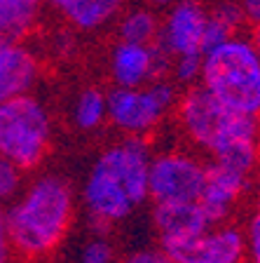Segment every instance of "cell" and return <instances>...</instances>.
<instances>
[{
	"instance_id": "cell-1",
	"label": "cell",
	"mask_w": 260,
	"mask_h": 263,
	"mask_svg": "<svg viewBox=\"0 0 260 263\" xmlns=\"http://www.w3.org/2000/svg\"><path fill=\"white\" fill-rule=\"evenodd\" d=\"M152 148L146 137H122L94 158L80 200L98 228L122 223L150 200Z\"/></svg>"
},
{
	"instance_id": "cell-2",
	"label": "cell",
	"mask_w": 260,
	"mask_h": 263,
	"mask_svg": "<svg viewBox=\"0 0 260 263\" xmlns=\"http://www.w3.org/2000/svg\"><path fill=\"white\" fill-rule=\"evenodd\" d=\"M176 120L188 143L209 160L253 172L260 160V118L221 104L204 85L181 89Z\"/></svg>"
},
{
	"instance_id": "cell-3",
	"label": "cell",
	"mask_w": 260,
	"mask_h": 263,
	"mask_svg": "<svg viewBox=\"0 0 260 263\" xmlns=\"http://www.w3.org/2000/svg\"><path fill=\"white\" fill-rule=\"evenodd\" d=\"M5 221L19 258L38 261L66 240L75 221V193L61 174H40L5 207Z\"/></svg>"
},
{
	"instance_id": "cell-4",
	"label": "cell",
	"mask_w": 260,
	"mask_h": 263,
	"mask_svg": "<svg viewBox=\"0 0 260 263\" xmlns=\"http://www.w3.org/2000/svg\"><path fill=\"white\" fill-rule=\"evenodd\" d=\"M199 85L228 108L260 118V59L251 35L237 33L209 49L202 64Z\"/></svg>"
},
{
	"instance_id": "cell-5",
	"label": "cell",
	"mask_w": 260,
	"mask_h": 263,
	"mask_svg": "<svg viewBox=\"0 0 260 263\" xmlns=\"http://www.w3.org/2000/svg\"><path fill=\"white\" fill-rule=\"evenodd\" d=\"M52 137V113L38 94L26 92L0 101V155L19 170H38L49 153Z\"/></svg>"
},
{
	"instance_id": "cell-6",
	"label": "cell",
	"mask_w": 260,
	"mask_h": 263,
	"mask_svg": "<svg viewBox=\"0 0 260 263\" xmlns=\"http://www.w3.org/2000/svg\"><path fill=\"white\" fill-rule=\"evenodd\" d=\"M181 87L169 78L143 87L108 89V122L125 137H148L176 110Z\"/></svg>"
},
{
	"instance_id": "cell-7",
	"label": "cell",
	"mask_w": 260,
	"mask_h": 263,
	"mask_svg": "<svg viewBox=\"0 0 260 263\" xmlns=\"http://www.w3.org/2000/svg\"><path fill=\"white\" fill-rule=\"evenodd\" d=\"M206 179V160L192 151H164L150 162V202H197Z\"/></svg>"
},
{
	"instance_id": "cell-8",
	"label": "cell",
	"mask_w": 260,
	"mask_h": 263,
	"mask_svg": "<svg viewBox=\"0 0 260 263\" xmlns=\"http://www.w3.org/2000/svg\"><path fill=\"white\" fill-rule=\"evenodd\" d=\"M159 247L176 263H246L244 230L228 221Z\"/></svg>"
},
{
	"instance_id": "cell-9",
	"label": "cell",
	"mask_w": 260,
	"mask_h": 263,
	"mask_svg": "<svg viewBox=\"0 0 260 263\" xmlns=\"http://www.w3.org/2000/svg\"><path fill=\"white\" fill-rule=\"evenodd\" d=\"M171 57L157 43L117 40L108 54V76L113 87H143L159 78H169Z\"/></svg>"
},
{
	"instance_id": "cell-10",
	"label": "cell",
	"mask_w": 260,
	"mask_h": 263,
	"mask_svg": "<svg viewBox=\"0 0 260 263\" xmlns=\"http://www.w3.org/2000/svg\"><path fill=\"white\" fill-rule=\"evenodd\" d=\"M206 12L209 7L202 0H176L173 5H169L167 16L159 22L155 43L171 59L183 54H204L202 38H204Z\"/></svg>"
},
{
	"instance_id": "cell-11",
	"label": "cell",
	"mask_w": 260,
	"mask_h": 263,
	"mask_svg": "<svg viewBox=\"0 0 260 263\" xmlns=\"http://www.w3.org/2000/svg\"><path fill=\"white\" fill-rule=\"evenodd\" d=\"M251 172L239 170L234 164L206 160V179L199 195V204L204 207L211 223H223L230 219L237 202L249 191Z\"/></svg>"
},
{
	"instance_id": "cell-12",
	"label": "cell",
	"mask_w": 260,
	"mask_h": 263,
	"mask_svg": "<svg viewBox=\"0 0 260 263\" xmlns=\"http://www.w3.org/2000/svg\"><path fill=\"white\" fill-rule=\"evenodd\" d=\"M43 64L26 40L0 38V101L33 92L40 82Z\"/></svg>"
},
{
	"instance_id": "cell-13",
	"label": "cell",
	"mask_w": 260,
	"mask_h": 263,
	"mask_svg": "<svg viewBox=\"0 0 260 263\" xmlns=\"http://www.w3.org/2000/svg\"><path fill=\"white\" fill-rule=\"evenodd\" d=\"M152 226L157 233L159 245L164 242H176L190 237L195 233L206 230L211 223V219L206 216L204 207L197 202H173V204H152Z\"/></svg>"
},
{
	"instance_id": "cell-14",
	"label": "cell",
	"mask_w": 260,
	"mask_h": 263,
	"mask_svg": "<svg viewBox=\"0 0 260 263\" xmlns=\"http://www.w3.org/2000/svg\"><path fill=\"white\" fill-rule=\"evenodd\" d=\"M122 5L125 0H47L49 10L80 33H96L113 24Z\"/></svg>"
},
{
	"instance_id": "cell-15",
	"label": "cell",
	"mask_w": 260,
	"mask_h": 263,
	"mask_svg": "<svg viewBox=\"0 0 260 263\" xmlns=\"http://www.w3.org/2000/svg\"><path fill=\"white\" fill-rule=\"evenodd\" d=\"M47 0H0V38L26 40L38 31Z\"/></svg>"
},
{
	"instance_id": "cell-16",
	"label": "cell",
	"mask_w": 260,
	"mask_h": 263,
	"mask_svg": "<svg viewBox=\"0 0 260 263\" xmlns=\"http://www.w3.org/2000/svg\"><path fill=\"white\" fill-rule=\"evenodd\" d=\"M244 14L237 0H218L216 5L209 7L206 12V26H204V38H202V52L223 45L225 40L234 38L237 33H242L244 26Z\"/></svg>"
},
{
	"instance_id": "cell-17",
	"label": "cell",
	"mask_w": 260,
	"mask_h": 263,
	"mask_svg": "<svg viewBox=\"0 0 260 263\" xmlns=\"http://www.w3.org/2000/svg\"><path fill=\"white\" fill-rule=\"evenodd\" d=\"M71 120L80 132H94L108 122V92L101 87H85L75 94Z\"/></svg>"
},
{
	"instance_id": "cell-18",
	"label": "cell",
	"mask_w": 260,
	"mask_h": 263,
	"mask_svg": "<svg viewBox=\"0 0 260 263\" xmlns=\"http://www.w3.org/2000/svg\"><path fill=\"white\" fill-rule=\"evenodd\" d=\"M159 33V19L146 7H136L117 16V40L127 43H155Z\"/></svg>"
},
{
	"instance_id": "cell-19",
	"label": "cell",
	"mask_w": 260,
	"mask_h": 263,
	"mask_svg": "<svg viewBox=\"0 0 260 263\" xmlns=\"http://www.w3.org/2000/svg\"><path fill=\"white\" fill-rule=\"evenodd\" d=\"M202 64H204V54H183L171 59V68L169 76L178 85L181 89L192 87L202 80Z\"/></svg>"
},
{
	"instance_id": "cell-20",
	"label": "cell",
	"mask_w": 260,
	"mask_h": 263,
	"mask_svg": "<svg viewBox=\"0 0 260 263\" xmlns=\"http://www.w3.org/2000/svg\"><path fill=\"white\" fill-rule=\"evenodd\" d=\"M22 188H24V170H19L5 155H0V207H7L19 195Z\"/></svg>"
},
{
	"instance_id": "cell-21",
	"label": "cell",
	"mask_w": 260,
	"mask_h": 263,
	"mask_svg": "<svg viewBox=\"0 0 260 263\" xmlns=\"http://www.w3.org/2000/svg\"><path fill=\"white\" fill-rule=\"evenodd\" d=\"M77 263H115V249L103 235H96L85 242Z\"/></svg>"
},
{
	"instance_id": "cell-22",
	"label": "cell",
	"mask_w": 260,
	"mask_h": 263,
	"mask_svg": "<svg viewBox=\"0 0 260 263\" xmlns=\"http://www.w3.org/2000/svg\"><path fill=\"white\" fill-rule=\"evenodd\" d=\"M244 247H246V263H260V204L246 219Z\"/></svg>"
},
{
	"instance_id": "cell-23",
	"label": "cell",
	"mask_w": 260,
	"mask_h": 263,
	"mask_svg": "<svg viewBox=\"0 0 260 263\" xmlns=\"http://www.w3.org/2000/svg\"><path fill=\"white\" fill-rule=\"evenodd\" d=\"M122 263H176L162 247H148V249H136Z\"/></svg>"
},
{
	"instance_id": "cell-24",
	"label": "cell",
	"mask_w": 260,
	"mask_h": 263,
	"mask_svg": "<svg viewBox=\"0 0 260 263\" xmlns=\"http://www.w3.org/2000/svg\"><path fill=\"white\" fill-rule=\"evenodd\" d=\"M16 252L12 245L10 230H7V221H5V207H0V263H16Z\"/></svg>"
},
{
	"instance_id": "cell-25",
	"label": "cell",
	"mask_w": 260,
	"mask_h": 263,
	"mask_svg": "<svg viewBox=\"0 0 260 263\" xmlns=\"http://www.w3.org/2000/svg\"><path fill=\"white\" fill-rule=\"evenodd\" d=\"M239 7H242V14H244V22L255 26L260 24V0H237Z\"/></svg>"
},
{
	"instance_id": "cell-26",
	"label": "cell",
	"mask_w": 260,
	"mask_h": 263,
	"mask_svg": "<svg viewBox=\"0 0 260 263\" xmlns=\"http://www.w3.org/2000/svg\"><path fill=\"white\" fill-rule=\"evenodd\" d=\"M251 43H253L255 52H258V59H260V24H255L253 31H251Z\"/></svg>"
},
{
	"instance_id": "cell-27",
	"label": "cell",
	"mask_w": 260,
	"mask_h": 263,
	"mask_svg": "<svg viewBox=\"0 0 260 263\" xmlns=\"http://www.w3.org/2000/svg\"><path fill=\"white\" fill-rule=\"evenodd\" d=\"M152 3H155V5H173V3H176V0H152Z\"/></svg>"
}]
</instances>
